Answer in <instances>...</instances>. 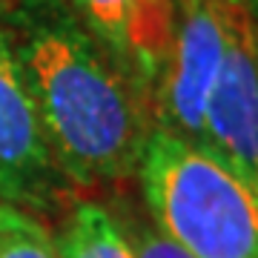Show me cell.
Wrapping results in <instances>:
<instances>
[{
  "instance_id": "6da1fadb",
  "label": "cell",
  "mask_w": 258,
  "mask_h": 258,
  "mask_svg": "<svg viewBox=\"0 0 258 258\" xmlns=\"http://www.w3.org/2000/svg\"><path fill=\"white\" fill-rule=\"evenodd\" d=\"M15 49L66 181L106 186L135 175L152 106L86 29L55 6L35 9Z\"/></svg>"
},
{
  "instance_id": "7a4b0ae2",
  "label": "cell",
  "mask_w": 258,
  "mask_h": 258,
  "mask_svg": "<svg viewBox=\"0 0 258 258\" xmlns=\"http://www.w3.org/2000/svg\"><path fill=\"white\" fill-rule=\"evenodd\" d=\"M135 175L152 227L189 258H258V198L204 149L152 126Z\"/></svg>"
},
{
  "instance_id": "3957f363",
  "label": "cell",
  "mask_w": 258,
  "mask_h": 258,
  "mask_svg": "<svg viewBox=\"0 0 258 258\" xmlns=\"http://www.w3.org/2000/svg\"><path fill=\"white\" fill-rule=\"evenodd\" d=\"M241 3L244 0H192L178 6L172 52L152 92L155 126L198 144L207 95L230 49Z\"/></svg>"
},
{
  "instance_id": "277c9868",
  "label": "cell",
  "mask_w": 258,
  "mask_h": 258,
  "mask_svg": "<svg viewBox=\"0 0 258 258\" xmlns=\"http://www.w3.org/2000/svg\"><path fill=\"white\" fill-rule=\"evenodd\" d=\"M66 195L69 181L52 155L15 40L0 29V201L40 218Z\"/></svg>"
},
{
  "instance_id": "5b68a950",
  "label": "cell",
  "mask_w": 258,
  "mask_h": 258,
  "mask_svg": "<svg viewBox=\"0 0 258 258\" xmlns=\"http://www.w3.org/2000/svg\"><path fill=\"white\" fill-rule=\"evenodd\" d=\"M195 147L258 198V18L247 0L235 15L230 49L207 95Z\"/></svg>"
},
{
  "instance_id": "8992f818",
  "label": "cell",
  "mask_w": 258,
  "mask_h": 258,
  "mask_svg": "<svg viewBox=\"0 0 258 258\" xmlns=\"http://www.w3.org/2000/svg\"><path fill=\"white\" fill-rule=\"evenodd\" d=\"M72 18L149 98L178 29V0H69Z\"/></svg>"
},
{
  "instance_id": "52a82bcc",
  "label": "cell",
  "mask_w": 258,
  "mask_h": 258,
  "mask_svg": "<svg viewBox=\"0 0 258 258\" xmlns=\"http://www.w3.org/2000/svg\"><path fill=\"white\" fill-rule=\"evenodd\" d=\"M55 244L60 258H135L120 221L95 201L75 204Z\"/></svg>"
},
{
  "instance_id": "ba28073f",
  "label": "cell",
  "mask_w": 258,
  "mask_h": 258,
  "mask_svg": "<svg viewBox=\"0 0 258 258\" xmlns=\"http://www.w3.org/2000/svg\"><path fill=\"white\" fill-rule=\"evenodd\" d=\"M0 258H60L40 218L0 201Z\"/></svg>"
},
{
  "instance_id": "9c48e42d",
  "label": "cell",
  "mask_w": 258,
  "mask_h": 258,
  "mask_svg": "<svg viewBox=\"0 0 258 258\" xmlns=\"http://www.w3.org/2000/svg\"><path fill=\"white\" fill-rule=\"evenodd\" d=\"M126 235L132 255L135 258H189L181 247H175L172 241L161 235L152 224H132V227H120Z\"/></svg>"
},
{
  "instance_id": "30bf717a",
  "label": "cell",
  "mask_w": 258,
  "mask_h": 258,
  "mask_svg": "<svg viewBox=\"0 0 258 258\" xmlns=\"http://www.w3.org/2000/svg\"><path fill=\"white\" fill-rule=\"evenodd\" d=\"M23 3H29L32 9H46V6H57L60 0H23Z\"/></svg>"
},
{
  "instance_id": "8fae6325",
  "label": "cell",
  "mask_w": 258,
  "mask_h": 258,
  "mask_svg": "<svg viewBox=\"0 0 258 258\" xmlns=\"http://www.w3.org/2000/svg\"><path fill=\"white\" fill-rule=\"evenodd\" d=\"M247 3H249V9H252V15L258 18V0H247Z\"/></svg>"
},
{
  "instance_id": "7c38bea8",
  "label": "cell",
  "mask_w": 258,
  "mask_h": 258,
  "mask_svg": "<svg viewBox=\"0 0 258 258\" xmlns=\"http://www.w3.org/2000/svg\"><path fill=\"white\" fill-rule=\"evenodd\" d=\"M181 3H192V0H178V6H181Z\"/></svg>"
}]
</instances>
